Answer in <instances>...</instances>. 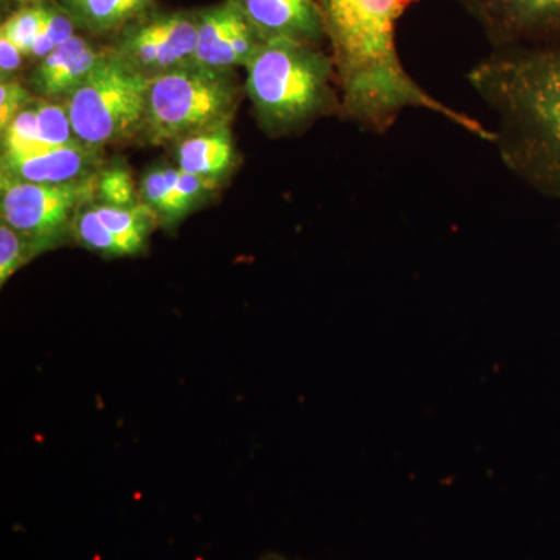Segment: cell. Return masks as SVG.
I'll list each match as a JSON object with an SVG mask.
<instances>
[{
    "label": "cell",
    "mask_w": 560,
    "mask_h": 560,
    "mask_svg": "<svg viewBox=\"0 0 560 560\" xmlns=\"http://www.w3.org/2000/svg\"><path fill=\"white\" fill-rule=\"evenodd\" d=\"M418 0H320L324 28L341 92L340 110L364 131L386 135L405 109L444 117L482 142L493 130L423 90L401 65L397 22Z\"/></svg>",
    "instance_id": "cell-1"
},
{
    "label": "cell",
    "mask_w": 560,
    "mask_h": 560,
    "mask_svg": "<svg viewBox=\"0 0 560 560\" xmlns=\"http://www.w3.org/2000/svg\"><path fill=\"white\" fill-rule=\"evenodd\" d=\"M467 80L495 114L501 162L560 201V43L492 49Z\"/></svg>",
    "instance_id": "cell-2"
},
{
    "label": "cell",
    "mask_w": 560,
    "mask_h": 560,
    "mask_svg": "<svg viewBox=\"0 0 560 560\" xmlns=\"http://www.w3.org/2000/svg\"><path fill=\"white\" fill-rule=\"evenodd\" d=\"M246 92L272 135H287L341 106L334 91V61L318 46L298 40L261 43L245 66Z\"/></svg>",
    "instance_id": "cell-3"
},
{
    "label": "cell",
    "mask_w": 560,
    "mask_h": 560,
    "mask_svg": "<svg viewBox=\"0 0 560 560\" xmlns=\"http://www.w3.org/2000/svg\"><path fill=\"white\" fill-rule=\"evenodd\" d=\"M237 95L230 70L206 69L191 62L161 73L150 79L143 130L156 145L226 127Z\"/></svg>",
    "instance_id": "cell-4"
},
{
    "label": "cell",
    "mask_w": 560,
    "mask_h": 560,
    "mask_svg": "<svg viewBox=\"0 0 560 560\" xmlns=\"http://www.w3.org/2000/svg\"><path fill=\"white\" fill-rule=\"evenodd\" d=\"M150 79L119 55L106 54L84 83L68 95L73 135L91 149L121 142L143 130Z\"/></svg>",
    "instance_id": "cell-5"
},
{
    "label": "cell",
    "mask_w": 560,
    "mask_h": 560,
    "mask_svg": "<svg viewBox=\"0 0 560 560\" xmlns=\"http://www.w3.org/2000/svg\"><path fill=\"white\" fill-rule=\"evenodd\" d=\"M97 197V176L70 180L65 184H35L3 178V223L31 238L40 250L57 245L75 221L81 206Z\"/></svg>",
    "instance_id": "cell-6"
},
{
    "label": "cell",
    "mask_w": 560,
    "mask_h": 560,
    "mask_svg": "<svg viewBox=\"0 0 560 560\" xmlns=\"http://www.w3.org/2000/svg\"><path fill=\"white\" fill-rule=\"evenodd\" d=\"M480 25L492 49L560 43V0H451Z\"/></svg>",
    "instance_id": "cell-7"
},
{
    "label": "cell",
    "mask_w": 560,
    "mask_h": 560,
    "mask_svg": "<svg viewBox=\"0 0 560 560\" xmlns=\"http://www.w3.org/2000/svg\"><path fill=\"white\" fill-rule=\"evenodd\" d=\"M197 40V14H165L128 32L116 54L136 72L153 79L191 65Z\"/></svg>",
    "instance_id": "cell-8"
},
{
    "label": "cell",
    "mask_w": 560,
    "mask_h": 560,
    "mask_svg": "<svg viewBox=\"0 0 560 560\" xmlns=\"http://www.w3.org/2000/svg\"><path fill=\"white\" fill-rule=\"evenodd\" d=\"M194 62L201 68L231 70L248 65L264 40L250 25L237 0L201 11Z\"/></svg>",
    "instance_id": "cell-9"
},
{
    "label": "cell",
    "mask_w": 560,
    "mask_h": 560,
    "mask_svg": "<svg viewBox=\"0 0 560 560\" xmlns=\"http://www.w3.org/2000/svg\"><path fill=\"white\" fill-rule=\"evenodd\" d=\"M97 160V150L80 140L62 147L2 151V176L24 183L65 184L91 176Z\"/></svg>",
    "instance_id": "cell-10"
},
{
    "label": "cell",
    "mask_w": 560,
    "mask_h": 560,
    "mask_svg": "<svg viewBox=\"0 0 560 560\" xmlns=\"http://www.w3.org/2000/svg\"><path fill=\"white\" fill-rule=\"evenodd\" d=\"M264 43L298 40L318 46L326 36L320 0H237Z\"/></svg>",
    "instance_id": "cell-11"
},
{
    "label": "cell",
    "mask_w": 560,
    "mask_h": 560,
    "mask_svg": "<svg viewBox=\"0 0 560 560\" xmlns=\"http://www.w3.org/2000/svg\"><path fill=\"white\" fill-rule=\"evenodd\" d=\"M106 54L108 51L95 49L86 39L75 35L39 61L33 84L47 97L72 94L101 65Z\"/></svg>",
    "instance_id": "cell-12"
},
{
    "label": "cell",
    "mask_w": 560,
    "mask_h": 560,
    "mask_svg": "<svg viewBox=\"0 0 560 560\" xmlns=\"http://www.w3.org/2000/svg\"><path fill=\"white\" fill-rule=\"evenodd\" d=\"M234 164V145L228 127L217 128L180 140L178 165L180 171L217 184Z\"/></svg>",
    "instance_id": "cell-13"
},
{
    "label": "cell",
    "mask_w": 560,
    "mask_h": 560,
    "mask_svg": "<svg viewBox=\"0 0 560 560\" xmlns=\"http://www.w3.org/2000/svg\"><path fill=\"white\" fill-rule=\"evenodd\" d=\"M95 213L105 224L106 230L119 241L127 256H136L145 249L151 228L156 215L147 206L114 208L108 205L94 206Z\"/></svg>",
    "instance_id": "cell-14"
},
{
    "label": "cell",
    "mask_w": 560,
    "mask_h": 560,
    "mask_svg": "<svg viewBox=\"0 0 560 560\" xmlns=\"http://www.w3.org/2000/svg\"><path fill=\"white\" fill-rule=\"evenodd\" d=\"M153 0H73L70 7L84 27L94 32H108L119 28L149 9Z\"/></svg>",
    "instance_id": "cell-15"
},
{
    "label": "cell",
    "mask_w": 560,
    "mask_h": 560,
    "mask_svg": "<svg viewBox=\"0 0 560 560\" xmlns=\"http://www.w3.org/2000/svg\"><path fill=\"white\" fill-rule=\"evenodd\" d=\"M47 11H49V7H44L43 3L18 10L16 13L7 18V21H3L0 36L11 40L24 54V57H31L33 46L46 24Z\"/></svg>",
    "instance_id": "cell-16"
},
{
    "label": "cell",
    "mask_w": 560,
    "mask_h": 560,
    "mask_svg": "<svg viewBox=\"0 0 560 560\" xmlns=\"http://www.w3.org/2000/svg\"><path fill=\"white\" fill-rule=\"evenodd\" d=\"M39 253L40 249L31 238L2 221L0 224V285H5L14 272Z\"/></svg>",
    "instance_id": "cell-17"
},
{
    "label": "cell",
    "mask_w": 560,
    "mask_h": 560,
    "mask_svg": "<svg viewBox=\"0 0 560 560\" xmlns=\"http://www.w3.org/2000/svg\"><path fill=\"white\" fill-rule=\"evenodd\" d=\"M73 231H75L77 241L84 248L94 250V253L102 254L105 257L127 256L119 241L106 230L105 224L98 219L94 208L84 210V212L77 215L75 221H73Z\"/></svg>",
    "instance_id": "cell-18"
},
{
    "label": "cell",
    "mask_w": 560,
    "mask_h": 560,
    "mask_svg": "<svg viewBox=\"0 0 560 560\" xmlns=\"http://www.w3.org/2000/svg\"><path fill=\"white\" fill-rule=\"evenodd\" d=\"M38 114L39 140L46 147H62L77 142L66 105L57 103H36Z\"/></svg>",
    "instance_id": "cell-19"
},
{
    "label": "cell",
    "mask_w": 560,
    "mask_h": 560,
    "mask_svg": "<svg viewBox=\"0 0 560 560\" xmlns=\"http://www.w3.org/2000/svg\"><path fill=\"white\" fill-rule=\"evenodd\" d=\"M179 168H158L143 178L142 191L147 205L153 210L175 220V186Z\"/></svg>",
    "instance_id": "cell-20"
},
{
    "label": "cell",
    "mask_w": 560,
    "mask_h": 560,
    "mask_svg": "<svg viewBox=\"0 0 560 560\" xmlns=\"http://www.w3.org/2000/svg\"><path fill=\"white\" fill-rule=\"evenodd\" d=\"M39 145H43V143L39 140L36 105H28L2 131V151H22L35 149Z\"/></svg>",
    "instance_id": "cell-21"
},
{
    "label": "cell",
    "mask_w": 560,
    "mask_h": 560,
    "mask_svg": "<svg viewBox=\"0 0 560 560\" xmlns=\"http://www.w3.org/2000/svg\"><path fill=\"white\" fill-rule=\"evenodd\" d=\"M73 28L75 27H73L72 18L62 13V11L49 9L46 24H44L43 31H40L38 39L33 46L31 57L35 60H44L57 47L62 46L75 36Z\"/></svg>",
    "instance_id": "cell-22"
},
{
    "label": "cell",
    "mask_w": 560,
    "mask_h": 560,
    "mask_svg": "<svg viewBox=\"0 0 560 560\" xmlns=\"http://www.w3.org/2000/svg\"><path fill=\"white\" fill-rule=\"evenodd\" d=\"M97 198L102 205L114 208H131L136 202L135 183L130 173L114 167L97 176Z\"/></svg>",
    "instance_id": "cell-23"
},
{
    "label": "cell",
    "mask_w": 560,
    "mask_h": 560,
    "mask_svg": "<svg viewBox=\"0 0 560 560\" xmlns=\"http://www.w3.org/2000/svg\"><path fill=\"white\" fill-rule=\"evenodd\" d=\"M213 186H215V183H212V180L190 175V173L183 172L179 168L175 186V220L186 213L195 202L201 200L206 191Z\"/></svg>",
    "instance_id": "cell-24"
},
{
    "label": "cell",
    "mask_w": 560,
    "mask_h": 560,
    "mask_svg": "<svg viewBox=\"0 0 560 560\" xmlns=\"http://www.w3.org/2000/svg\"><path fill=\"white\" fill-rule=\"evenodd\" d=\"M31 92L16 80H2L0 84V128L2 131L9 127L11 120L21 113L22 109L31 105Z\"/></svg>",
    "instance_id": "cell-25"
},
{
    "label": "cell",
    "mask_w": 560,
    "mask_h": 560,
    "mask_svg": "<svg viewBox=\"0 0 560 560\" xmlns=\"http://www.w3.org/2000/svg\"><path fill=\"white\" fill-rule=\"evenodd\" d=\"M24 58V54L11 40L0 36V73H2V80L20 70Z\"/></svg>",
    "instance_id": "cell-26"
},
{
    "label": "cell",
    "mask_w": 560,
    "mask_h": 560,
    "mask_svg": "<svg viewBox=\"0 0 560 560\" xmlns=\"http://www.w3.org/2000/svg\"><path fill=\"white\" fill-rule=\"evenodd\" d=\"M14 2L25 3V5H39L44 0H14Z\"/></svg>",
    "instance_id": "cell-27"
},
{
    "label": "cell",
    "mask_w": 560,
    "mask_h": 560,
    "mask_svg": "<svg viewBox=\"0 0 560 560\" xmlns=\"http://www.w3.org/2000/svg\"><path fill=\"white\" fill-rule=\"evenodd\" d=\"M260 560H291V559L283 558V556H279V555H265L264 558H261Z\"/></svg>",
    "instance_id": "cell-28"
},
{
    "label": "cell",
    "mask_w": 560,
    "mask_h": 560,
    "mask_svg": "<svg viewBox=\"0 0 560 560\" xmlns=\"http://www.w3.org/2000/svg\"><path fill=\"white\" fill-rule=\"evenodd\" d=\"M68 2H69V3H72V2H73V0H68Z\"/></svg>",
    "instance_id": "cell-29"
}]
</instances>
